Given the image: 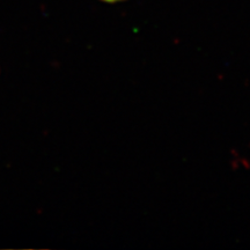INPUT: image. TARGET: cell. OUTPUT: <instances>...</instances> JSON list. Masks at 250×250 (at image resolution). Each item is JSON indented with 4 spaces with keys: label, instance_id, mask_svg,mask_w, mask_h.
<instances>
[{
    "label": "cell",
    "instance_id": "cell-1",
    "mask_svg": "<svg viewBox=\"0 0 250 250\" xmlns=\"http://www.w3.org/2000/svg\"><path fill=\"white\" fill-rule=\"evenodd\" d=\"M101 1H104V2H117V1H122V0H101Z\"/></svg>",
    "mask_w": 250,
    "mask_h": 250
}]
</instances>
